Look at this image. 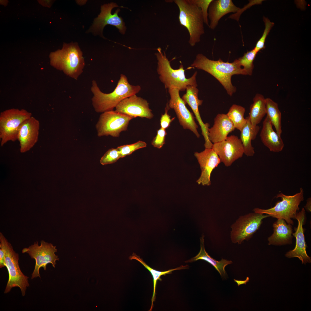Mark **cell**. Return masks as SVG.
Wrapping results in <instances>:
<instances>
[{
    "label": "cell",
    "mask_w": 311,
    "mask_h": 311,
    "mask_svg": "<svg viewBox=\"0 0 311 311\" xmlns=\"http://www.w3.org/2000/svg\"><path fill=\"white\" fill-rule=\"evenodd\" d=\"M203 70L216 78L230 96L236 92V87L232 83L231 77L234 75H246L240 65L237 59L233 62H224L220 58L217 60L209 59L202 54H198L189 67Z\"/></svg>",
    "instance_id": "1"
},
{
    "label": "cell",
    "mask_w": 311,
    "mask_h": 311,
    "mask_svg": "<svg viewBox=\"0 0 311 311\" xmlns=\"http://www.w3.org/2000/svg\"><path fill=\"white\" fill-rule=\"evenodd\" d=\"M141 89L139 85L130 84L127 77L122 74L120 75L114 90L109 93L102 92L96 81L93 80L91 88L93 95L92 98L93 106L95 111L98 113L113 110L123 100L136 94Z\"/></svg>",
    "instance_id": "2"
},
{
    "label": "cell",
    "mask_w": 311,
    "mask_h": 311,
    "mask_svg": "<svg viewBox=\"0 0 311 311\" xmlns=\"http://www.w3.org/2000/svg\"><path fill=\"white\" fill-rule=\"evenodd\" d=\"M50 58L52 67L75 80L82 73L85 66L82 52L76 43H64L61 50L50 54Z\"/></svg>",
    "instance_id": "3"
},
{
    "label": "cell",
    "mask_w": 311,
    "mask_h": 311,
    "mask_svg": "<svg viewBox=\"0 0 311 311\" xmlns=\"http://www.w3.org/2000/svg\"><path fill=\"white\" fill-rule=\"evenodd\" d=\"M157 50V52L155 55L158 60L157 72L160 80L164 84L166 88L175 87L181 91H184L188 85L197 86L196 71L191 77L186 78L182 65H180L178 69H173L165 52H162L160 47Z\"/></svg>",
    "instance_id": "4"
},
{
    "label": "cell",
    "mask_w": 311,
    "mask_h": 311,
    "mask_svg": "<svg viewBox=\"0 0 311 311\" xmlns=\"http://www.w3.org/2000/svg\"><path fill=\"white\" fill-rule=\"evenodd\" d=\"M174 2L179 10L180 24L187 30L189 36L188 43L193 47L200 41L201 36L204 33L201 10L191 0H175Z\"/></svg>",
    "instance_id": "5"
},
{
    "label": "cell",
    "mask_w": 311,
    "mask_h": 311,
    "mask_svg": "<svg viewBox=\"0 0 311 311\" xmlns=\"http://www.w3.org/2000/svg\"><path fill=\"white\" fill-rule=\"evenodd\" d=\"M0 247L3 249L5 252V267L9 274L4 293H8L12 288L18 287L20 290L22 295L24 296L27 288L29 287V277L24 275L20 269L18 254L14 250L11 244L1 232L0 233Z\"/></svg>",
    "instance_id": "6"
},
{
    "label": "cell",
    "mask_w": 311,
    "mask_h": 311,
    "mask_svg": "<svg viewBox=\"0 0 311 311\" xmlns=\"http://www.w3.org/2000/svg\"><path fill=\"white\" fill-rule=\"evenodd\" d=\"M304 191L301 188L299 192L292 196H288L280 193L277 195L276 198H280L281 200L277 202L274 206L268 209L255 208V213L266 214L270 217L278 219H283L288 224L293 225L294 222L292 219H295L297 211L299 210V205L304 200Z\"/></svg>",
    "instance_id": "7"
},
{
    "label": "cell",
    "mask_w": 311,
    "mask_h": 311,
    "mask_svg": "<svg viewBox=\"0 0 311 311\" xmlns=\"http://www.w3.org/2000/svg\"><path fill=\"white\" fill-rule=\"evenodd\" d=\"M32 116L31 113L24 109L13 108L0 114V139L1 146L9 141L17 140L19 128L25 120Z\"/></svg>",
    "instance_id": "8"
},
{
    "label": "cell",
    "mask_w": 311,
    "mask_h": 311,
    "mask_svg": "<svg viewBox=\"0 0 311 311\" xmlns=\"http://www.w3.org/2000/svg\"><path fill=\"white\" fill-rule=\"evenodd\" d=\"M57 251L56 246L43 240L41 241L40 245L37 241L29 247L22 249V253H27L31 259L35 260V265L32 274L31 279L38 277L41 278L39 272L40 269L43 267L45 270L46 265L48 263H51L52 266L55 268L56 261L59 260L58 256L55 254Z\"/></svg>",
    "instance_id": "9"
},
{
    "label": "cell",
    "mask_w": 311,
    "mask_h": 311,
    "mask_svg": "<svg viewBox=\"0 0 311 311\" xmlns=\"http://www.w3.org/2000/svg\"><path fill=\"white\" fill-rule=\"evenodd\" d=\"M255 212L241 216L232 225L230 238L234 243L241 244L249 240L259 229L263 220L270 216Z\"/></svg>",
    "instance_id": "10"
},
{
    "label": "cell",
    "mask_w": 311,
    "mask_h": 311,
    "mask_svg": "<svg viewBox=\"0 0 311 311\" xmlns=\"http://www.w3.org/2000/svg\"><path fill=\"white\" fill-rule=\"evenodd\" d=\"M133 118L115 111L103 113L96 125L97 135L118 137L122 132L127 130L130 121Z\"/></svg>",
    "instance_id": "11"
},
{
    "label": "cell",
    "mask_w": 311,
    "mask_h": 311,
    "mask_svg": "<svg viewBox=\"0 0 311 311\" xmlns=\"http://www.w3.org/2000/svg\"><path fill=\"white\" fill-rule=\"evenodd\" d=\"M170 95L168 106L175 111L179 123L184 129H188L193 132L199 138L200 134L198 132V126L195 122L193 114L187 109L185 102L179 95L180 90L177 88L168 89Z\"/></svg>",
    "instance_id": "12"
},
{
    "label": "cell",
    "mask_w": 311,
    "mask_h": 311,
    "mask_svg": "<svg viewBox=\"0 0 311 311\" xmlns=\"http://www.w3.org/2000/svg\"><path fill=\"white\" fill-rule=\"evenodd\" d=\"M212 148L218 155L221 162L226 167L231 166L244 154L240 139L234 135L228 136L225 140L213 144Z\"/></svg>",
    "instance_id": "13"
},
{
    "label": "cell",
    "mask_w": 311,
    "mask_h": 311,
    "mask_svg": "<svg viewBox=\"0 0 311 311\" xmlns=\"http://www.w3.org/2000/svg\"><path fill=\"white\" fill-rule=\"evenodd\" d=\"M117 7H120L113 2L102 5L100 12L94 19L89 31L96 34H102L104 27L109 24L115 26L121 34H124L126 29L125 23L122 18L119 17L118 15L120 11V9H117L113 14L111 13L112 9Z\"/></svg>",
    "instance_id": "14"
},
{
    "label": "cell",
    "mask_w": 311,
    "mask_h": 311,
    "mask_svg": "<svg viewBox=\"0 0 311 311\" xmlns=\"http://www.w3.org/2000/svg\"><path fill=\"white\" fill-rule=\"evenodd\" d=\"M115 108V111L133 118L139 117L151 119L153 116L147 101L136 94L123 100Z\"/></svg>",
    "instance_id": "15"
},
{
    "label": "cell",
    "mask_w": 311,
    "mask_h": 311,
    "mask_svg": "<svg viewBox=\"0 0 311 311\" xmlns=\"http://www.w3.org/2000/svg\"><path fill=\"white\" fill-rule=\"evenodd\" d=\"M295 219L298 221L297 227H295V232L292 233L293 236L296 238V244L294 249L290 250L286 254L285 256L288 258L297 257L305 264L307 263H310L311 259L307 254L306 248L307 246L304 235V229L303 225L306 219L305 210L302 208L301 211L297 213Z\"/></svg>",
    "instance_id": "16"
},
{
    "label": "cell",
    "mask_w": 311,
    "mask_h": 311,
    "mask_svg": "<svg viewBox=\"0 0 311 311\" xmlns=\"http://www.w3.org/2000/svg\"><path fill=\"white\" fill-rule=\"evenodd\" d=\"M194 155L200 165L201 170L200 176L196 182L203 186L211 184L210 177L213 170L221 162L217 154L212 148H205L200 152H195Z\"/></svg>",
    "instance_id": "17"
},
{
    "label": "cell",
    "mask_w": 311,
    "mask_h": 311,
    "mask_svg": "<svg viewBox=\"0 0 311 311\" xmlns=\"http://www.w3.org/2000/svg\"><path fill=\"white\" fill-rule=\"evenodd\" d=\"M39 128V121L33 116L25 120L21 124L18 130L17 140L19 143L21 153L29 151L37 142Z\"/></svg>",
    "instance_id": "18"
},
{
    "label": "cell",
    "mask_w": 311,
    "mask_h": 311,
    "mask_svg": "<svg viewBox=\"0 0 311 311\" xmlns=\"http://www.w3.org/2000/svg\"><path fill=\"white\" fill-rule=\"evenodd\" d=\"M186 90V92L183 95L182 98L191 109L201 127L202 134L205 140L204 146L205 147H211L213 144L210 141L208 137V129L209 125L208 123L204 124L203 122L199 111V106L202 105L203 100L198 98V90L197 87L191 85L187 86Z\"/></svg>",
    "instance_id": "19"
},
{
    "label": "cell",
    "mask_w": 311,
    "mask_h": 311,
    "mask_svg": "<svg viewBox=\"0 0 311 311\" xmlns=\"http://www.w3.org/2000/svg\"><path fill=\"white\" fill-rule=\"evenodd\" d=\"M235 129L227 114H218L214 119L213 126L208 129L209 139L213 144L221 141Z\"/></svg>",
    "instance_id": "20"
},
{
    "label": "cell",
    "mask_w": 311,
    "mask_h": 311,
    "mask_svg": "<svg viewBox=\"0 0 311 311\" xmlns=\"http://www.w3.org/2000/svg\"><path fill=\"white\" fill-rule=\"evenodd\" d=\"M208 18L209 27L214 29L220 19L225 14L235 12L240 9L236 6L231 0H213L209 7Z\"/></svg>",
    "instance_id": "21"
},
{
    "label": "cell",
    "mask_w": 311,
    "mask_h": 311,
    "mask_svg": "<svg viewBox=\"0 0 311 311\" xmlns=\"http://www.w3.org/2000/svg\"><path fill=\"white\" fill-rule=\"evenodd\" d=\"M273 233L268 238L269 245H282L292 243L293 228L291 225L283 219H278L273 225Z\"/></svg>",
    "instance_id": "22"
},
{
    "label": "cell",
    "mask_w": 311,
    "mask_h": 311,
    "mask_svg": "<svg viewBox=\"0 0 311 311\" xmlns=\"http://www.w3.org/2000/svg\"><path fill=\"white\" fill-rule=\"evenodd\" d=\"M260 136L263 144L270 151L278 152L283 150L284 146L283 142L281 136L274 130L272 125L267 116L263 122Z\"/></svg>",
    "instance_id": "23"
},
{
    "label": "cell",
    "mask_w": 311,
    "mask_h": 311,
    "mask_svg": "<svg viewBox=\"0 0 311 311\" xmlns=\"http://www.w3.org/2000/svg\"><path fill=\"white\" fill-rule=\"evenodd\" d=\"M246 122L240 132V138L244 150V154L247 156H253L255 152L251 141L255 139L260 130L257 125H253L248 116L246 118Z\"/></svg>",
    "instance_id": "24"
},
{
    "label": "cell",
    "mask_w": 311,
    "mask_h": 311,
    "mask_svg": "<svg viewBox=\"0 0 311 311\" xmlns=\"http://www.w3.org/2000/svg\"><path fill=\"white\" fill-rule=\"evenodd\" d=\"M204 236L202 235L200 238V249L199 253L195 257L185 262H191L202 259L205 260L212 265L220 274L221 277L226 278L227 274L225 270V267L227 265L232 263L231 261L227 260L223 258L218 261L211 257L206 252L204 245Z\"/></svg>",
    "instance_id": "25"
},
{
    "label": "cell",
    "mask_w": 311,
    "mask_h": 311,
    "mask_svg": "<svg viewBox=\"0 0 311 311\" xmlns=\"http://www.w3.org/2000/svg\"><path fill=\"white\" fill-rule=\"evenodd\" d=\"M266 98L262 94H257L253 99L248 116L252 124L257 125L266 114Z\"/></svg>",
    "instance_id": "26"
},
{
    "label": "cell",
    "mask_w": 311,
    "mask_h": 311,
    "mask_svg": "<svg viewBox=\"0 0 311 311\" xmlns=\"http://www.w3.org/2000/svg\"><path fill=\"white\" fill-rule=\"evenodd\" d=\"M129 259L131 260L135 259L140 262L150 272L153 278V292L151 298V304L150 308L149 311L152 310L153 307V303L156 299V289L157 282L158 280H162L160 277L162 275H165L166 274H171L172 272L175 270H180L186 269L188 266H181L173 269H171L165 271H160L151 268L148 266L139 256L133 253L132 255L130 256Z\"/></svg>",
    "instance_id": "27"
},
{
    "label": "cell",
    "mask_w": 311,
    "mask_h": 311,
    "mask_svg": "<svg viewBox=\"0 0 311 311\" xmlns=\"http://www.w3.org/2000/svg\"><path fill=\"white\" fill-rule=\"evenodd\" d=\"M266 112L268 118L276 131L281 136L282 132L281 113L279 110L278 104L270 98H266Z\"/></svg>",
    "instance_id": "28"
},
{
    "label": "cell",
    "mask_w": 311,
    "mask_h": 311,
    "mask_svg": "<svg viewBox=\"0 0 311 311\" xmlns=\"http://www.w3.org/2000/svg\"><path fill=\"white\" fill-rule=\"evenodd\" d=\"M245 111L244 107L236 104L232 105L227 114L235 128L240 131L246 124V120L244 117Z\"/></svg>",
    "instance_id": "29"
},
{
    "label": "cell",
    "mask_w": 311,
    "mask_h": 311,
    "mask_svg": "<svg viewBox=\"0 0 311 311\" xmlns=\"http://www.w3.org/2000/svg\"><path fill=\"white\" fill-rule=\"evenodd\" d=\"M257 53L253 49L237 59L240 65L243 67L242 69L246 75H251L252 74L254 67L253 62Z\"/></svg>",
    "instance_id": "30"
},
{
    "label": "cell",
    "mask_w": 311,
    "mask_h": 311,
    "mask_svg": "<svg viewBox=\"0 0 311 311\" xmlns=\"http://www.w3.org/2000/svg\"><path fill=\"white\" fill-rule=\"evenodd\" d=\"M147 143L145 142L139 141L134 143L121 145L117 149L120 155L121 158L131 154L134 151L141 148L146 147Z\"/></svg>",
    "instance_id": "31"
},
{
    "label": "cell",
    "mask_w": 311,
    "mask_h": 311,
    "mask_svg": "<svg viewBox=\"0 0 311 311\" xmlns=\"http://www.w3.org/2000/svg\"><path fill=\"white\" fill-rule=\"evenodd\" d=\"M263 21L265 23V29L262 36L257 41L253 49L257 53L265 48V43L266 39L274 24L273 22H271L268 18L265 17L263 18Z\"/></svg>",
    "instance_id": "32"
},
{
    "label": "cell",
    "mask_w": 311,
    "mask_h": 311,
    "mask_svg": "<svg viewBox=\"0 0 311 311\" xmlns=\"http://www.w3.org/2000/svg\"><path fill=\"white\" fill-rule=\"evenodd\" d=\"M121 158L120 155L117 148L108 150L101 157L100 163L102 165L113 164Z\"/></svg>",
    "instance_id": "33"
},
{
    "label": "cell",
    "mask_w": 311,
    "mask_h": 311,
    "mask_svg": "<svg viewBox=\"0 0 311 311\" xmlns=\"http://www.w3.org/2000/svg\"><path fill=\"white\" fill-rule=\"evenodd\" d=\"M191 1L200 8L202 11L204 23L209 26L208 9L213 0H191Z\"/></svg>",
    "instance_id": "34"
},
{
    "label": "cell",
    "mask_w": 311,
    "mask_h": 311,
    "mask_svg": "<svg viewBox=\"0 0 311 311\" xmlns=\"http://www.w3.org/2000/svg\"><path fill=\"white\" fill-rule=\"evenodd\" d=\"M167 133L166 129L160 128L157 130L156 136L153 139L152 145L155 147L161 148L165 143V139Z\"/></svg>",
    "instance_id": "35"
},
{
    "label": "cell",
    "mask_w": 311,
    "mask_h": 311,
    "mask_svg": "<svg viewBox=\"0 0 311 311\" xmlns=\"http://www.w3.org/2000/svg\"><path fill=\"white\" fill-rule=\"evenodd\" d=\"M169 107L167 104L165 108V112L162 114L160 119V125L161 128L166 129L170 126L171 123L174 120L175 117L171 118V116L168 114Z\"/></svg>",
    "instance_id": "36"
},
{
    "label": "cell",
    "mask_w": 311,
    "mask_h": 311,
    "mask_svg": "<svg viewBox=\"0 0 311 311\" xmlns=\"http://www.w3.org/2000/svg\"><path fill=\"white\" fill-rule=\"evenodd\" d=\"M5 267V254L3 249L0 247V268Z\"/></svg>",
    "instance_id": "37"
},
{
    "label": "cell",
    "mask_w": 311,
    "mask_h": 311,
    "mask_svg": "<svg viewBox=\"0 0 311 311\" xmlns=\"http://www.w3.org/2000/svg\"><path fill=\"white\" fill-rule=\"evenodd\" d=\"M306 210L310 212L311 210V198L310 197L308 198L307 200L306 204L304 206Z\"/></svg>",
    "instance_id": "38"
}]
</instances>
